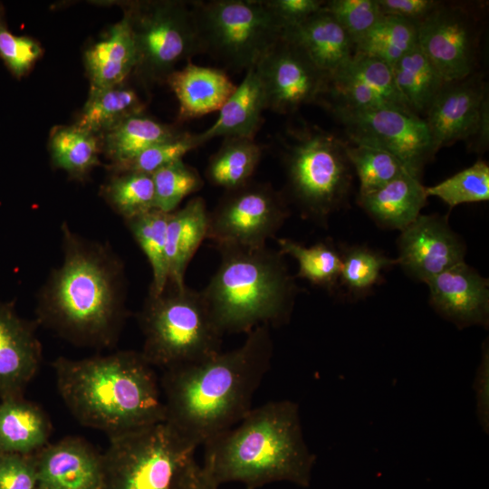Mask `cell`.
<instances>
[{"mask_svg":"<svg viewBox=\"0 0 489 489\" xmlns=\"http://www.w3.org/2000/svg\"><path fill=\"white\" fill-rule=\"evenodd\" d=\"M155 208L172 213L187 196L199 191L204 180L198 171L183 159L168 164L151 174Z\"/></svg>","mask_w":489,"mask_h":489,"instance_id":"ab89813d","label":"cell"},{"mask_svg":"<svg viewBox=\"0 0 489 489\" xmlns=\"http://www.w3.org/2000/svg\"><path fill=\"white\" fill-rule=\"evenodd\" d=\"M417 31L418 46L446 82L476 72L479 16L471 5L440 1Z\"/></svg>","mask_w":489,"mask_h":489,"instance_id":"4fadbf2b","label":"cell"},{"mask_svg":"<svg viewBox=\"0 0 489 489\" xmlns=\"http://www.w3.org/2000/svg\"><path fill=\"white\" fill-rule=\"evenodd\" d=\"M323 9L344 28L354 44L384 16L377 0H330L325 1Z\"/></svg>","mask_w":489,"mask_h":489,"instance_id":"b9f144b4","label":"cell"},{"mask_svg":"<svg viewBox=\"0 0 489 489\" xmlns=\"http://www.w3.org/2000/svg\"><path fill=\"white\" fill-rule=\"evenodd\" d=\"M137 92L124 85L91 88L77 126L94 135H102L125 119L144 112Z\"/></svg>","mask_w":489,"mask_h":489,"instance_id":"4dcf8cb0","label":"cell"},{"mask_svg":"<svg viewBox=\"0 0 489 489\" xmlns=\"http://www.w3.org/2000/svg\"><path fill=\"white\" fill-rule=\"evenodd\" d=\"M471 151L484 152L489 143V96L482 105L480 118L473 135L465 141Z\"/></svg>","mask_w":489,"mask_h":489,"instance_id":"681fc988","label":"cell"},{"mask_svg":"<svg viewBox=\"0 0 489 489\" xmlns=\"http://www.w3.org/2000/svg\"><path fill=\"white\" fill-rule=\"evenodd\" d=\"M166 83L177 97L183 121L218 111L236 88L224 70L192 62L173 71Z\"/></svg>","mask_w":489,"mask_h":489,"instance_id":"44dd1931","label":"cell"},{"mask_svg":"<svg viewBox=\"0 0 489 489\" xmlns=\"http://www.w3.org/2000/svg\"><path fill=\"white\" fill-rule=\"evenodd\" d=\"M284 196L270 184L250 181L226 190L208 212L206 239L216 247L265 246L289 216Z\"/></svg>","mask_w":489,"mask_h":489,"instance_id":"8fae6325","label":"cell"},{"mask_svg":"<svg viewBox=\"0 0 489 489\" xmlns=\"http://www.w3.org/2000/svg\"><path fill=\"white\" fill-rule=\"evenodd\" d=\"M109 437L101 489H175L195 457L196 449L166 421Z\"/></svg>","mask_w":489,"mask_h":489,"instance_id":"9c48e42d","label":"cell"},{"mask_svg":"<svg viewBox=\"0 0 489 489\" xmlns=\"http://www.w3.org/2000/svg\"><path fill=\"white\" fill-rule=\"evenodd\" d=\"M51 423L38 406L18 398H4L0 403V452L31 455L48 442Z\"/></svg>","mask_w":489,"mask_h":489,"instance_id":"4316f807","label":"cell"},{"mask_svg":"<svg viewBox=\"0 0 489 489\" xmlns=\"http://www.w3.org/2000/svg\"><path fill=\"white\" fill-rule=\"evenodd\" d=\"M346 153L359 178V196L375 191L408 172L396 157L374 147L349 141Z\"/></svg>","mask_w":489,"mask_h":489,"instance_id":"74e56055","label":"cell"},{"mask_svg":"<svg viewBox=\"0 0 489 489\" xmlns=\"http://www.w3.org/2000/svg\"><path fill=\"white\" fill-rule=\"evenodd\" d=\"M286 134L283 162L289 194L305 217L325 222L350 193L352 167L346 141L307 124Z\"/></svg>","mask_w":489,"mask_h":489,"instance_id":"52a82bcc","label":"cell"},{"mask_svg":"<svg viewBox=\"0 0 489 489\" xmlns=\"http://www.w3.org/2000/svg\"><path fill=\"white\" fill-rule=\"evenodd\" d=\"M417 43V24L384 15L354 44V53L377 58L390 67Z\"/></svg>","mask_w":489,"mask_h":489,"instance_id":"e575fe53","label":"cell"},{"mask_svg":"<svg viewBox=\"0 0 489 489\" xmlns=\"http://www.w3.org/2000/svg\"><path fill=\"white\" fill-rule=\"evenodd\" d=\"M488 383H489V352L487 340L483 346L482 360L478 367L475 380V390L476 394L477 416L481 427L488 432L489 427V403H488Z\"/></svg>","mask_w":489,"mask_h":489,"instance_id":"7dc6e473","label":"cell"},{"mask_svg":"<svg viewBox=\"0 0 489 489\" xmlns=\"http://www.w3.org/2000/svg\"><path fill=\"white\" fill-rule=\"evenodd\" d=\"M398 264L412 279L427 283L465 261V245L440 215H419L401 231Z\"/></svg>","mask_w":489,"mask_h":489,"instance_id":"2e32d148","label":"cell"},{"mask_svg":"<svg viewBox=\"0 0 489 489\" xmlns=\"http://www.w3.org/2000/svg\"><path fill=\"white\" fill-rule=\"evenodd\" d=\"M42 54L38 42L17 36L8 30L5 11L0 4V57L16 78L24 76Z\"/></svg>","mask_w":489,"mask_h":489,"instance_id":"7bdbcfd3","label":"cell"},{"mask_svg":"<svg viewBox=\"0 0 489 489\" xmlns=\"http://www.w3.org/2000/svg\"><path fill=\"white\" fill-rule=\"evenodd\" d=\"M91 88L121 85L135 70L136 47L127 15L113 24L105 37L84 54Z\"/></svg>","mask_w":489,"mask_h":489,"instance_id":"484cf974","label":"cell"},{"mask_svg":"<svg viewBox=\"0 0 489 489\" xmlns=\"http://www.w3.org/2000/svg\"><path fill=\"white\" fill-rule=\"evenodd\" d=\"M124 14L136 47L134 72L145 83L166 82L179 62L201 53L191 2L136 1Z\"/></svg>","mask_w":489,"mask_h":489,"instance_id":"30bf717a","label":"cell"},{"mask_svg":"<svg viewBox=\"0 0 489 489\" xmlns=\"http://www.w3.org/2000/svg\"><path fill=\"white\" fill-rule=\"evenodd\" d=\"M59 394L82 425L109 436L166 420L160 383L140 351L53 362Z\"/></svg>","mask_w":489,"mask_h":489,"instance_id":"3957f363","label":"cell"},{"mask_svg":"<svg viewBox=\"0 0 489 489\" xmlns=\"http://www.w3.org/2000/svg\"><path fill=\"white\" fill-rule=\"evenodd\" d=\"M208 159L205 171L207 181L231 190L252 179L262 158V147L252 138L227 137Z\"/></svg>","mask_w":489,"mask_h":489,"instance_id":"f1b7e54d","label":"cell"},{"mask_svg":"<svg viewBox=\"0 0 489 489\" xmlns=\"http://www.w3.org/2000/svg\"><path fill=\"white\" fill-rule=\"evenodd\" d=\"M434 310L459 328L489 323V282L461 262L427 283Z\"/></svg>","mask_w":489,"mask_h":489,"instance_id":"ac0fdd59","label":"cell"},{"mask_svg":"<svg viewBox=\"0 0 489 489\" xmlns=\"http://www.w3.org/2000/svg\"><path fill=\"white\" fill-rule=\"evenodd\" d=\"M208 210L203 197L191 198L169 214L166 235L168 284L181 287L187 268L206 239Z\"/></svg>","mask_w":489,"mask_h":489,"instance_id":"cb8c5ba5","label":"cell"},{"mask_svg":"<svg viewBox=\"0 0 489 489\" xmlns=\"http://www.w3.org/2000/svg\"><path fill=\"white\" fill-rule=\"evenodd\" d=\"M198 133L181 131L177 135L146 149L131 160L109 168L114 174L137 172L151 175L158 169L180 160L189 151L202 146Z\"/></svg>","mask_w":489,"mask_h":489,"instance_id":"60d3db41","label":"cell"},{"mask_svg":"<svg viewBox=\"0 0 489 489\" xmlns=\"http://www.w3.org/2000/svg\"><path fill=\"white\" fill-rule=\"evenodd\" d=\"M420 178L406 172L380 188L358 197L359 204L380 226L404 230L420 215L427 196Z\"/></svg>","mask_w":489,"mask_h":489,"instance_id":"d4e9b609","label":"cell"},{"mask_svg":"<svg viewBox=\"0 0 489 489\" xmlns=\"http://www.w3.org/2000/svg\"><path fill=\"white\" fill-rule=\"evenodd\" d=\"M265 97L266 110L279 114L300 107L321 104L329 78L292 42L283 35L256 64Z\"/></svg>","mask_w":489,"mask_h":489,"instance_id":"5bb4252c","label":"cell"},{"mask_svg":"<svg viewBox=\"0 0 489 489\" xmlns=\"http://www.w3.org/2000/svg\"><path fill=\"white\" fill-rule=\"evenodd\" d=\"M169 214L154 208L124 221L151 267L149 293L152 295L160 294L168 285L166 235Z\"/></svg>","mask_w":489,"mask_h":489,"instance_id":"d6a6232c","label":"cell"},{"mask_svg":"<svg viewBox=\"0 0 489 489\" xmlns=\"http://www.w3.org/2000/svg\"><path fill=\"white\" fill-rule=\"evenodd\" d=\"M270 329L258 326L234 350L164 370L159 383L165 421L194 449L235 426L253 408L271 367Z\"/></svg>","mask_w":489,"mask_h":489,"instance_id":"6da1fadb","label":"cell"},{"mask_svg":"<svg viewBox=\"0 0 489 489\" xmlns=\"http://www.w3.org/2000/svg\"><path fill=\"white\" fill-rule=\"evenodd\" d=\"M328 78L354 53V43L344 28L323 8L283 32Z\"/></svg>","mask_w":489,"mask_h":489,"instance_id":"7402d4cb","label":"cell"},{"mask_svg":"<svg viewBox=\"0 0 489 489\" xmlns=\"http://www.w3.org/2000/svg\"><path fill=\"white\" fill-rule=\"evenodd\" d=\"M279 251L298 262L296 277L312 284L333 292L339 284L341 269V255L331 243L320 242L305 246L288 238H278Z\"/></svg>","mask_w":489,"mask_h":489,"instance_id":"836d02e7","label":"cell"},{"mask_svg":"<svg viewBox=\"0 0 489 489\" xmlns=\"http://www.w3.org/2000/svg\"><path fill=\"white\" fill-rule=\"evenodd\" d=\"M2 452H0V458H1Z\"/></svg>","mask_w":489,"mask_h":489,"instance_id":"f907efd6","label":"cell"},{"mask_svg":"<svg viewBox=\"0 0 489 489\" xmlns=\"http://www.w3.org/2000/svg\"><path fill=\"white\" fill-rule=\"evenodd\" d=\"M144 341L140 351L153 368L167 369L197 363L221 351L223 334L201 292L168 284L148 293L138 315Z\"/></svg>","mask_w":489,"mask_h":489,"instance_id":"8992f818","label":"cell"},{"mask_svg":"<svg viewBox=\"0 0 489 489\" xmlns=\"http://www.w3.org/2000/svg\"><path fill=\"white\" fill-rule=\"evenodd\" d=\"M49 148L53 166L76 179H83L100 164L97 136L77 125L56 128Z\"/></svg>","mask_w":489,"mask_h":489,"instance_id":"1f68e13d","label":"cell"},{"mask_svg":"<svg viewBox=\"0 0 489 489\" xmlns=\"http://www.w3.org/2000/svg\"><path fill=\"white\" fill-rule=\"evenodd\" d=\"M283 27V32L320 12L323 0H264Z\"/></svg>","mask_w":489,"mask_h":489,"instance_id":"f6af8a7d","label":"cell"},{"mask_svg":"<svg viewBox=\"0 0 489 489\" xmlns=\"http://www.w3.org/2000/svg\"><path fill=\"white\" fill-rule=\"evenodd\" d=\"M42 345L34 326L0 302V392L15 397L35 375Z\"/></svg>","mask_w":489,"mask_h":489,"instance_id":"ffe728a7","label":"cell"},{"mask_svg":"<svg viewBox=\"0 0 489 489\" xmlns=\"http://www.w3.org/2000/svg\"><path fill=\"white\" fill-rule=\"evenodd\" d=\"M181 130L147 115L130 116L101 135V147L110 160V166L126 163L158 142L177 135Z\"/></svg>","mask_w":489,"mask_h":489,"instance_id":"83f0119b","label":"cell"},{"mask_svg":"<svg viewBox=\"0 0 489 489\" xmlns=\"http://www.w3.org/2000/svg\"><path fill=\"white\" fill-rule=\"evenodd\" d=\"M330 110L343 126L350 142L390 153L418 178L436 153L425 120L415 113L386 108Z\"/></svg>","mask_w":489,"mask_h":489,"instance_id":"7c38bea8","label":"cell"},{"mask_svg":"<svg viewBox=\"0 0 489 489\" xmlns=\"http://www.w3.org/2000/svg\"><path fill=\"white\" fill-rule=\"evenodd\" d=\"M264 110V87L255 65L245 72L243 81L218 110L216 121L198 136L203 144L218 137L254 139Z\"/></svg>","mask_w":489,"mask_h":489,"instance_id":"603a6c76","label":"cell"},{"mask_svg":"<svg viewBox=\"0 0 489 489\" xmlns=\"http://www.w3.org/2000/svg\"><path fill=\"white\" fill-rule=\"evenodd\" d=\"M216 248L219 266L201 293L219 331L246 334L258 326L286 324L298 286L284 255L267 245Z\"/></svg>","mask_w":489,"mask_h":489,"instance_id":"5b68a950","label":"cell"},{"mask_svg":"<svg viewBox=\"0 0 489 489\" xmlns=\"http://www.w3.org/2000/svg\"><path fill=\"white\" fill-rule=\"evenodd\" d=\"M383 15L398 17L417 25L440 3L435 0H377Z\"/></svg>","mask_w":489,"mask_h":489,"instance_id":"bcb514c9","label":"cell"},{"mask_svg":"<svg viewBox=\"0 0 489 489\" xmlns=\"http://www.w3.org/2000/svg\"><path fill=\"white\" fill-rule=\"evenodd\" d=\"M37 489H101V455L82 438L46 445L36 456Z\"/></svg>","mask_w":489,"mask_h":489,"instance_id":"d6986e66","label":"cell"},{"mask_svg":"<svg viewBox=\"0 0 489 489\" xmlns=\"http://www.w3.org/2000/svg\"><path fill=\"white\" fill-rule=\"evenodd\" d=\"M395 83L411 110L426 115L445 81L417 43L391 66Z\"/></svg>","mask_w":489,"mask_h":489,"instance_id":"f546056e","label":"cell"},{"mask_svg":"<svg viewBox=\"0 0 489 489\" xmlns=\"http://www.w3.org/2000/svg\"><path fill=\"white\" fill-rule=\"evenodd\" d=\"M36 457L5 454L0 458V489H37Z\"/></svg>","mask_w":489,"mask_h":489,"instance_id":"ee69618b","label":"cell"},{"mask_svg":"<svg viewBox=\"0 0 489 489\" xmlns=\"http://www.w3.org/2000/svg\"><path fill=\"white\" fill-rule=\"evenodd\" d=\"M215 489H220V487H216V488H215Z\"/></svg>","mask_w":489,"mask_h":489,"instance_id":"816d5d0a","label":"cell"},{"mask_svg":"<svg viewBox=\"0 0 489 489\" xmlns=\"http://www.w3.org/2000/svg\"><path fill=\"white\" fill-rule=\"evenodd\" d=\"M216 487L201 464L197 463L194 457L184 469L175 489H215Z\"/></svg>","mask_w":489,"mask_h":489,"instance_id":"c3c4849f","label":"cell"},{"mask_svg":"<svg viewBox=\"0 0 489 489\" xmlns=\"http://www.w3.org/2000/svg\"><path fill=\"white\" fill-rule=\"evenodd\" d=\"M321 104L329 110L386 108L414 113L395 83L391 67L377 58L359 53H354L331 75Z\"/></svg>","mask_w":489,"mask_h":489,"instance_id":"9a60e30c","label":"cell"},{"mask_svg":"<svg viewBox=\"0 0 489 489\" xmlns=\"http://www.w3.org/2000/svg\"><path fill=\"white\" fill-rule=\"evenodd\" d=\"M427 197H436L450 208L461 204L489 199V166L477 160L440 183L425 188Z\"/></svg>","mask_w":489,"mask_h":489,"instance_id":"f35d334b","label":"cell"},{"mask_svg":"<svg viewBox=\"0 0 489 489\" xmlns=\"http://www.w3.org/2000/svg\"><path fill=\"white\" fill-rule=\"evenodd\" d=\"M203 446L201 465L217 487L233 482L245 489L275 482L308 487L316 461L303 437L299 406L288 399L253 408Z\"/></svg>","mask_w":489,"mask_h":489,"instance_id":"277c9868","label":"cell"},{"mask_svg":"<svg viewBox=\"0 0 489 489\" xmlns=\"http://www.w3.org/2000/svg\"><path fill=\"white\" fill-rule=\"evenodd\" d=\"M101 194L124 221L155 208L154 185L149 174H114L102 187Z\"/></svg>","mask_w":489,"mask_h":489,"instance_id":"d590c367","label":"cell"},{"mask_svg":"<svg viewBox=\"0 0 489 489\" xmlns=\"http://www.w3.org/2000/svg\"><path fill=\"white\" fill-rule=\"evenodd\" d=\"M61 231L63 260L39 291L37 320L75 345L110 347L128 313L123 262L109 244L80 235L65 222Z\"/></svg>","mask_w":489,"mask_h":489,"instance_id":"7a4b0ae2","label":"cell"},{"mask_svg":"<svg viewBox=\"0 0 489 489\" xmlns=\"http://www.w3.org/2000/svg\"><path fill=\"white\" fill-rule=\"evenodd\" d=\"M487 96V84L478 72L445 82L424 119L436 152L473 135Z\"/></svg>","mask_w":489,"mask_h":489,"instance_id":"e0dca14e","label":"cell"},{"mask_svg":"<svg viewBox=\"0 0 489 489\" xmlns=\"http://www.w3.org/2000/svg\"><path fill=\"white\" fill-rule=\"evenodd\" d=\"M341 269L339 284L344 286L355 297L369 293L382 277V271L398 264L380 252L364 245H352L340 252Z\"/></svg>","mask_w":489,"mask_h":489,"instance_id":"8d00e7d4","label":"cell"},{"mask_svg":"<svg viewBox=\"0 0 489 489\" xmlns=\"http://www.w3.org/2000/svg\"><path fill=\"white\" fill-rule=\"evenodd\" d=\"M201 53L235 72L255 66L283 36L264 0L192 1Z\"/></svg>","mask_w":489,"mask_h":489,"instance_id":"ba28073f","label":"cell"}]
</instances>
